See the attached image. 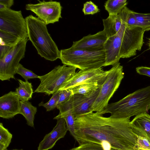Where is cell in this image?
<instances>
[{
	"instance_id": "obj_1",
	"label": "cell",
	"mask_w": 150,
	"mask_h": 150,
	"mask_svg": "<svg viewBox=\"0 0 150 150\" xmlns=\"http://www.w3.org/2000/svg\"><path fill=\"white\" fill-rule=\"evenodd\" d=\"M130 122V118L106 117L91 112L76 119V140L79 145L106 142L115 150H134L137 135Z\"/></svg>"
},
{
	"instance_id": "obj_2",
	"label": "cell",
	"mask_w": 150,
	"mask_h": 150,
	"mask_svg": "<svg viewBox=\"0 0 150 150\" xmlns=\"http://www.w3.org/2000/svg\"><path fill=\"white\" fill-rule=\"evenodd\" d=\"M150 109V86L138 89L119 101L108 104L102 111L96 112L103 115L110 113L115 118H130L147 112Z\"/></svg>"
},
{
	"instance_id": "obj_3",
	"label": "cell",
	"mask_w": 150,
	"mask_h": 150,
	"mask_svg": "<svg viewBox=\"0 0 150 150\" xmlns=\"http://www.w3.org/2000/svg\"><path fill=\"white\" fill-rule=\"evenodd\" d=\"M28 36L38 54L46 60L53 61L60 59V51L49 33L47 25L32 15L25 18Z\"/></svg>"
},
{
	"instance_id": "obj_4",
	"label": "cell",
	"mask_w": 150,
	"mask_h": 150,
	"mask_svg": "<svg viewBox=\"0 0 150 150\" xmlns=\"http://www.w3.org/2000/svg\"><path fill=\"white\" fill-rule=\"evenodd\" d=\"M105 55L104 49L99 50L72 49L60 50V59L63 64L85 70L104 66Z\"/></svg>"
},
{
	"instance_id": "obj_5",
	"label": "cell",
	"mask_w": 150,
	"mask_h": 150,
	"mask_svg": "<svg viewBox=\"0 0 150 150\" xmlns=\"http://www.w3.org/2000/svg\"><path fill=\"white\" fill-rule=\"evenodd\" d=\"M109 71L99 94L90 109L91 112L101 111L107 106L124 77L123 67L119 62L113 66Z\"/></svg>"
},
{
	"instance_id": "obj_6",
	"label": "cell",
	"mask_w": 150,
	"mask_h": 150,
	"mask_svg": "<svg viewBox=\"0 0 150 150\" xmlns=\"http://www.w3.org/2000/svg\"><path fill=\"white\" fill-rule=\"evenodd\" d=\"M76 69L64 64L55 67L47 74L39 76L40 83L34 92L53 94L75 73Z\"/></svg>"
},
{
	"instance_id": "obj_7",
	"label": "cell",
	"mask_w": 150,
	"mask_h": 150,
	"mask_svg": "<svg viewBox=\"0 0 150 150\" xmlns=\"http://www.w3.org/2000/svg\"><path fill=\"white\" fill-rule=\"evenodd\" d=\"M150 30L149 28L130 26L122 22L119 31L121 38V58L134 56L136 54L137 51H140L144 43V33Z\"/></svg>"
},
{
	"instance_id": "obj_8",
	"label": "cell",
	"mask_w": 150,
	"mask_h": 150,
	"mask_svg": "<svg viewBox=\"0 0 150 150\" xmlns=\"http://www.w3.org/2000/svg\"><path fill=\"white\" fill-rule=\"evenodd\" d=\"M0 30L21 40L28 38L26 22L20 10L11 8L0 10Z\"/></svg>"
},
{
	"instance_id": "obj_9",
	"label": "cell",
	"mask_w": 150,
	"mask_h": 150,
	"mask_svg": "<svg viewBox=\"0 0 150 150\" xmlns=\"http://www.w3.org/2000/svg\"><path fill=\"white\" fill-rule=\"evenodd\" d=\"M28 38L21 40L4 56L0 59V79L1 81L15 79L16 70L24 57Z\"/></svg>"
},
{
	"instance_id": "obj_10",
	"label": "cell",
	"mask_w": 150,
	"mask_h": 150,
	"mask_svg": "<svg viewBox=\"0 0 150 150\" xmlns=\"http://www.w3.org/2000/svg\"><path fill=\"white\" fill-rule=\"evenodd\" d=\"M38 1L37 4H26V10L34 13L47 25L58 22L62 18V7L59 2L52 0Z\"/></svg>"
},
{
	"instance_id": "obj_11",
	"label": "cell",
	"mask_w": 150,
	"mask_h": 150,
	"mask_svg": "<svg viewBox=\"0 0 150 150\" xmlns=\"http://www.w3.org/2000/svg\"><path fill=\"white\" fill-rule=\"evenodd\" d=\"M109 71L102 67L80 70L63 84L59 91L71 89L79 85L92 83L101 86L105 80Z\"/></svg>"
},
{
	"instance_id": "obj_12",
	"label": "cell",
	"mask_w": 150,
	"mask_h": 150,
	"mask_svg": "<svg viewBox=\"0 0 150 150\" xmlns=\"http://www.w3.org/2000/svg\"><path fill=\"white\" fill-rule=\"evenodd\" d=\"M101 87L88 95L76 94L72 96V109L75 119L91 112L90 109L99 94Z\"/></svg>"
},
{
	"instance_id": "obj_13",
	"label": "cell",
	"mask_w": 150,
	"mask_h": 150,
	"mask_svg": "<svg viewBox=\"0 0 150 150\" xmlns=\"http://www.w3.org/2000/svg\"><path fill=\"white\" fill-rule=\"evenodd\" d=\"M107 39L103 30L96 34H89L81 39L73 42L72 49L83 50H99L104 49V45Z\"/></svg>"
},
{
	"instance_id": "obj_14",
	"label": "cell",
	"mask_w": 150,
	"mask_h": 150,
	"mask_svg": "<svg viewBox=\"0 0 150 150\" xmlns=\"http://www.w3.org/2000/svg\"><path fill=\"white\" fill-rule=\"evenodd\" d=\"M57 124L52 130L47 134L39 143L37 150H49L52 148L56 142L64 138L68 130L64 119L60 118L57 120Z\"/></svg>"
},
{
	"instance_id": "obj_15",
	"label": "cell",
	"mask_w": 150,
	"mask_h": 150,
	"mask_svg": "<svg viewBox=\"0 0 150 150\" xmlns=\"http://www.w3.org/2000/svg\"><path fill=\"white\" fill-rule=\"evenodd\" d=\"M20 100L15 92L10 91L0 97V117L12 118L19 114Z\"/></svg>"
},
{
	"instance_id": "obj_16",
	"label": "cell",
	"mask_w": 150,
	"mask_h": 150,
	"mask_svg": "<svg viewBox=\"0 0 150 150\" xmlns=\"http://www.w3.org/2000/svg\"><path fill=\"white\" fill-rule=\"evenodd\" d=\"M121 38L118 31L115 35L107 38L104 45L105 58L104 67L115 65L119 62Z\"/></svg>"
},
{
	"instance_id": "obj_17",
	"label": "cell",
	"mask_w": 150,
	"mask_h": 150,
	"mask_svg": "<svg viewBox=\"0 0 150 150\" xmlns=\"http://www.w3.org/2000/svg\"><path fill=\"white\" fill-rule=\"evenodd\" d=\"M72 96L67 101L57 106L56 108L59 110V112L53 119L57 120L60 118H63L65 121L68 130L74 138L76 140L75 130L76 119L74 117L72 109Z\"/></svg>"
},
{
	"instance_id": "obj_18",
	"label": "cell",
	"mask_w": 150,
	"mask_h": 150,
	"mask_svg": "<svg viewBox=\"0 0 150 150\" xmlns=\"http://www.w3.org/2000/svg\"><path fill=\"white\" fill-rule=\"evenodd\" d=\"M133 132L137 135L145 137L150 142V115L147 112L138 115L130 122Z\"/></svg>"
},
{
	"instance_id": "obj_19",
	"label": "cell",
	"mask_w": 150,
	"mask_h": 150,
	"mask_svg": "<svg viewBox=\"0 0 150 150\" xmlns=\"http://www.w3.org/2000/svg\"><path fill=\"white\" fill-rule=\"evenodd\" d=\"M102 21L104 27L103 30L107 38L116 34L122 24L118 15H109L107 18L103 19Z\"/></svg>"
},
{
	"instance_id": "obj_20",
	"label": "cell",
	"mask_w": 150,
	"mask_h": 150,
	"mask_svg": "<svg viewBox=\"0 0 150 150\" xmlns=\"http://www.w3.org/2000/svg\"><path fill=\"white\" fill-rule=\"evenodd\" d=\"M21 106L19 114L25 118L27 124L32 127H34L35 115L37 109L28 101H20Z\"/></svg>"
},
{
	"instance_id": "obj_21",
	"label": "cell",
	"mask_w": 150,
	"mask_h": 150,
	"mask_svg": "<svg viewBox=\"0 0 150 150\" xmlns=\"http://www.w3.org/2000/svg\"><path fill=\"white\" fill-rule=\"evenodd\" d=\"M19 86L15 92L16 95L21 101H28L32 98L33 90L32 83L28 81H24L18 79Z\"/></svg>"
},
{
	"instance_id": "obj_22",
	"label": "cell",
	"mask_w": 150,
	"mask_h": 150,
	"mask_svg": "<svg viewBox=\"0 0 150 150\" xmlns=\"http://www.w3.org/2000/svg\"><path fill=\"white\" fill-rule=\"evenodd\" d=\"M128 4L127 0H108L104 5L109 15H118Z\"/></svg>"
},
{
	"instance_id": "obj_23",
	"label": "cell",
	"mask_w": 150,
	"mask_h": 150,
	"mask_svg": "<svg viewBox=\"0 0 150 150\" xmlns=\"http://www.w3.org/2000/svg\"><path fill=\"white\" fill-rule=\"evenodd\" d=\"M101 86L96 84L88 83L79 85L71 89L73 94H79L87 96L96 91Z\"/></svg>"
},
{
	"instance_id": "obj_24",
	"label": "cell",
	"mask_w": 150,
	"mask_h": 150,
	"mask_svg": "<svg viewBox=\"0 0 150 150\" xmlns=\"http://www.w3.org/2000/svg\"><path fill=\"white\" fill-rule=\"evenodd\" d=\"M69 150H115L106 142L101 144L93 143H83Z\"/></svg>"
},
{
	"instance_id": "obj_25",
	"label": "cell",
	"mask_w": 150,
	"mask_h": 150,
	"mask_svg": "<svg viewBox=\"0 0 150 150\" xmlns=\"http://www.w3.org/2000/svg\"><path fill=\"white\" fill-rule=\"evenodd\" d=\"M12 134L0 123V150H6L11 142Z\"/></svg>"
},
{
	"instance_id": "obj_26",
	"label": "cell",
	"mask_w": 150,
	"mask_h": 150,
	"mask_svg": "<svg viewBox=\"0 0 150 150\" xmlns=\"http://www.w3.org/2000/svg\"><path fill=\"white\" fill-rule=\"evenodd\" d=\"M0 45L14 46L21 40L7 32L0 30Z\"/></svg>"
},
{
	"instance_id": "obj_27",
	"label": "cell",
	"mask_w": 150,
	"mask_h": 150,
	"mask_svg": "<svg viewBox=\"0 0 150 150\" xmlns=\"http://www.w3.org/2000/svg\"><path fill=\"white\" fill-rule=\"evenodd\" d=\"M15 73L21 75L25 81L35 78H39V76L32 71L25 68L23 65L19 63L16 70Z\"/></svg>"
},
{
	"instance_id": "obj_28",
	"label": "cell",
	"mask_w": 150,
	"mask_h": 150,
	"mask_svg": "<svg viewBox=\"0 0 150 150\" xmlns=\"http://www.w3.org/2000/svg\"><path fill=\"white\" fill-rule=\"evenodd\" d=\"M133 13L136 21L142 27L150 29V13H139L133 11Z\"/></svg>"
},
{
	"instance_id": "obj_29",
	"label": "cell",
	"mask_w": 150,
	"mask_h": 150,
	"mask_svg": "<svg viewBox=\"0 0 150 150\" xmlns=\"http://www.w3.org/2000/svg\"><path fill=\"white\" fill-rule=\"evenodd\" d=\"M60 92V91H58L54 93L48 102L44 103L42 102L39 104V106L43 107L45 108L47 111H50L54 109L57 107Z\"/></svg>"
},
{
	"instance_id": "obj_30",
	"label": "cell",
	"mask_w": 150,
	"mask_h": 150,
	"mask_svg": "<svg viewBox=\"0 0 150 150\" xmlns=\"http://www.w3.org/2000/svg\"><path fill=\"white\" fill-rule=\"evenodd\" d=\"M100 11L98 6L91 1L85 3L82 9V11L85 15H93Z\"/></svg>"
},
{
	"instance_id": "obj_31",
	"label": "cell",
	"mask_w": 150,
	"mask_h": 150,
	"mask_svg": "<svg viewBox=\"0 0 150 150\" xmlns=\"http://www.w3.org/2000/svg\"><path fill=\"white\" fill-rule=\"evenodd\" d=\"M135 149L150 150V142L145 137L137 135Z\"/></svg>"
},
{
	"instance_id": "obj_32",
	"label": "cell",
	"mask_w": 150,
	"mask_h": 150,
	"mask_svg": "<svg viewBox=\"0 0 150 150\" xmlns=\"http://www.w3.org/2000/svg\"><path fill=\"white\" fill-rule=\"evenodd\" d=\"M60 91V92L57 106L60 104L67 101L73 94L71 89L62 90Z\"/></svg>"
},
{
	"instance_id": "obj_33",
	"label": "cell",
	"mask_w": 150,
	"mask_h": 150,
	"mask_svg": "<svg viewBox=\"0 0 150 150\" xmlns=\"http://www.w3.org/2000/svg\"><path fill=\"white\" fill-rule=\"evenodd\" d=\"M137 72L140 75L146 76L150 77V67L140 66L136 68Z\"/></svg>"
},
{
	"instance_id": "obj_34",
	"label": "cell",
	"mask_w": 150,
	"mask_h": 150,
	"mask_svg": "<svg viewBox=\"0 0 150 150\" xmlns=\"http://www.w3.org/2000/svg\"><path fill=\"white\" fill-rule=\"evenodd\" d=\"M13 0H0V10L6 8H10L13 5Z\"/></svg>"
},
{
	"instance_id": "obj_35",
	"label": "cell",
	"mask_w": 150,
	"mask_h": 150,
	"mask_svg": "<svg viewBox=\"0 0 150 150\" xmlns=\"http://www.w3.org/2000/svg\"><path fill=\"white\" fill-rule=\"evenodd\" d=\"M13 46L7 45H0V59L3 57Z\"/></svg>"
},
{
	"instance_id": "obj_36",
	"label": "cell",
	"mask_w": 150,
	"mask_h": 150,
	"mask_svg": "<svg viewBox=\"0 0 150 150\" xmlns=\"http://www.w3.org/2000/svg\"><path fill=\"white\" fill-rule=\"evenodd\" d=\"M148 45L149 46V49H150V38L149 39Z\"/></svg>"
},
{
	"instance_id": "obj_37",
	"label": "cell",
	"mask_w": 150,
	"mask_h": 150,
	"mask_svg": "<svg viewBox=\"0 0 150 150\" xmlns=\"http://www.w3.org/2000/svg\"><path fill=\"white\" fill-rule=\"evenodd\" d=\"M6 150H8L7 149ZM10 150H23L22 149H14Z\"/></svg>"
},
{
	"instance_id": "obj_38",
	"label": "cell",
	"mask_w": 150,
	"mask_h": 150,
	"mask_svg": "<svg viewBox=\"0 0 150 150\" xmlns=\"http://www.w3.org/2000/svg\"><path fill=\"white\" fill-rule=\"evenodd\" d=\"M134 150H142L141 149H135Z\"/></svg>"
}]
</instances>
